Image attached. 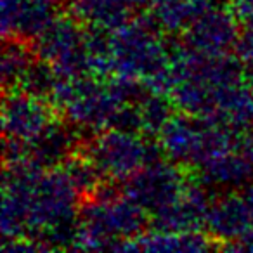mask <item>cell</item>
I'll use <instances>...</instances> for the list:
<instances>
[{
  "label": "cell",
  "instance_id": "23",
  "mask_svg": "<svg viewBox=\"0 0 253 253\" xmlns=\"http://www.w3.org/2000/svg\"><path fill=\"white\" fill-rule=\"evenodd\" d=\"M238 151L253 163V126H250V128H246L243 132L238 144Z\"/></svg>",
  "mask_w": 253,
  "mask_h": 253
},
{
  "label": "cell",
  "instance_id": "7",
  "mask_svg": "<svg viewBox=\"0 0 253 253\" xmlns=\"http://www.w3.org/2000/svg\"><path fill=\"white\" fill-rule=\"evenodd\" d=\"M236 14L231 9L217 7L201 12L184 32V43L194 50L210 56H224L236 49L239 30Z\"/></svg>",
  "mask_w": 253,
  "mask_h": 253
},
{
  "label": "cell",
  "instance_id": "14",
  "mask_svg": "<svg viewBox=\"0 0 253 253\" xmlns=\"http://www.w3.org/2000/svg\"><path fill=\"white\" fill-rule=\"evenodd\" d=\"M66 11L87 28L115 32L130 21L132 9L125 0H63Z\"/></svg>",
  "mask_w": 253,
  "mask_h": 253
},
{
  "label": "cell",
  "instance_id": "20",
  "mask_svg": "<svg viewBox=\"0 0 253 253\" xmlns=\"http://www.w3.org/2000/svg\"><path fill=\"white\" fill-rule=\"evenodd\" d=\"M57 80H59V77L54 71L52 64L37 57L32 66L28 68V71L25 73V77L21 78L18 88L26 92V94L37 95V97H42V99H49L54 87H56Z\"/></svg>",
  "mask_w": 253,
  "mask_h": 253
},
{
  "label": "cell",
  "instance_id": "8",
  "mask_svg": "<svg viewBox=\"0 0 253 253\" xmlns=\"http://www.w3.org/2000/svg\"><path fill=\"white\" fill-rule=\"evenodd\" d=\"M63 0H0L2 35L33 42L61 14Z\"/></svg>",
  "mask_w": 253,
  "mask_h": 253
},
{
  "label": "cell",
  "instance_id": "25",
  "mask_svg": "<svg viewBox=\"0 0 253 253\" xmlns=\"http://www.w3.org/2000/svg\"><path fill=\"white\" fill-rule=\"evenodd\" d=\"M198 5H200L201 11H207V9L217 7V5H222L225 2H231V0H194Z\"/></svg>",
  "mask_w": 253,
  "mask_h": 253
},
{
  "label": "cell",
  "instance_id": "24",
  "mask_svg": "<svg viewBox=\"0 0 253 253\" xmlns=\"http://www.w3.org/2000/svg\"><path fill=\"white\" fill-rule=\"evenodd\" d=\"M126 5L130 9H139V11H146V9H151L153 4L156 0H125Z\"/></svg>",
  "mask_w": 253,
  "mask_h": 253
},
{
  "label": "cell",
  "instance_id": "3",
  "mask_svg": "<svg viewBox=\"0 0 253 253\" xmlns=\"http://www.w3.org/2000/svg\"><path fill=\"white\" fill-rule=\"evenodd\" d=\"M95 163L101 173L113 182H125L144 165L162 160L160 142L144 139L142 134L108 128L84 142L80 149Z\"/></svg>",
  "mask_w": 253,
  "mask_h": 253
},
{
  "label": "cell",
  "instance_id": "15",
  "mask_svg": "<svg viewBox=\"0 0 253 253\" xmlns=\"http://www.w3.org/2000/svg\"><path fill=\"white\" fill-rule=\"evenodd\" d=\"M139 252H205V250L217 248L213 238L201 234L200 231L191 232H167V231H153L142 232L135 238Z\"/></svg>",
  "mask_w": 253,
  "mask_h": 253
},
{
  "label": "cell",
  "instance_id": "11",
  "mask_svg": "<svg viewBox=\"0 0 253 253\" xmlns=\"http://www.w3.org/2000/svg\"><path fill=\"white\" fill-rule=\"evenodd\" d=\"M205 227L222 250L224 245L239 239L253 227V211L245 196L227 194L211 201Z\"/></svg>",
  "mask_w": 253,
  "mask_h": 253
},
{
  "label": "cell",
  "instance_id": "26",
  "mask_svg": "<svg viewBox=\"0 0 253 253\" xmlns=\"http://www.w3.org/2000/svg\"><path fill=\"white\" fill-rule=\"evenodd\" d=\"M243 196H245V200L248 201L250 208H252V211H253V184H248V186H246Z\"/></svg>",
  "mask_w": 253,
  "mask_h": 253
},
{
  "label": "cell",
  "instance_id": "12",
  "mask_svg": "<svg viewBox=\"0 0 253 253\" xmlns=\"http://www.w3.org/2000/svg\"><path fill=\"white\" fill-rule=\"evenodd\" d=\"M85 35L87 32L84 30V25L68 12L57 16L52 25L33 40L32 47L39 59L52 64L61 57L84 47Z\"/></svg>",
  "mask_w": 253,
  "mask_h": 253
},
{
  "label": "cell",
  "instance_id": "2",
  "mask_svg": "<svg viewBox=\"0 0 253 253\" xmlns=\"http://www.w3.org/2000/svg\"><path fill=\"white\" fill-rule=\"evenodd\" d=\"M151 14L130 19L111 32V59L115 75L146 80L169 70L172 52L162 39Z\"/></svg>",
  "mask_w": 253,
  "mask_h": 253
},
{
  "label": "cell",
  "instance_id": "10",
  "mask_svg": "<svg viewBox=\"0 0 253 253\" xmlns=\"http://www.w3.org/2000/svg\"><path fill=\"white\" fill-rule=\"evenodd\" d=\"M80 128L73 123L54 120L45 130L28 142V158L43 170L63 167L82 149Z\"/></svg>",
  "mask_w": 253,
  "mask_h": 253
},
{
  "label": "cell",
  "instance_id": "18",
  "mask_svg": "<svg viewBox=\"0 0 253 253\" xmlns=\"http://www.w3.org/2000/svg\"><path fill=\"white\" fill-rule=\"evenodd\" d=\"M139 113L142 120V134L148 137H158L165 123L172 118L175 113L172 99L163 94H153L148 92L139 101Z\"/></svg>",
  "mask_w": 253,
  "mask_h": 253
},
{
  "label": "cell",
  "instance_id": "6",
  "mask_svg": "<svg viewBox=\"0 0 253 253\" xmlns=\"http://www.w3.org/2000/svg\"><path fill=\"white\" fill-rule=\"evenodd\" d=\"M56 120V108L49 99L26 94L19 88L5 90L2 106L4 135L30 142Z\"/></svg>",
  "mask_w": 253,
  "mask_h": 253
},
{
  "label": "cell",
  "instance_id": "21",
  "mask_svg": "<svg viewBox=\"0 0 253 253\" xmlns=\"http://www.w3.org/2000/svg\"><path fill=\"white\" fill-rule=\"evenodd\" d=\"M231 11L239 21H253V0H231Z\"/></svg>",
  "mask_w": 253,
  "mask_h": 253
},
{
  "label": "cell",
  "instance_id": "1",
  "mask_svg": "<svg viewBox=\"0 0 253 253\" xmlns=\"http://www.w3.org/2000/svg\"><path fill=\"white\" fill-rule=\"evenodd\" d=\"M148 224V211L130 198L99 200L88 196L80 205L73 250H118L123 239L137 238Z\"/></svg>",
  "mask_w": 253,
  "mask_h": 253
},
{
  "label": "cell",
  "instance_id": "22",
  "mask_svg": "<svg viewBox=\"0 0 253 253\" xmlns=\"http://www.w3.org/2000/svg\"><path fill=\"white\" fill-rule=\"evenodd\" d=\"M222 250H231V252H253V227L239 239L222 246Z\"/></svg>",
  "mask_w": 253,
  "mask_h": 253
},
{
  "label": "cell",
  "instance_id": "27",
  "mask_svg": "<svg viewBox=\"0 0 253 253\" xmlns=\"http://www.w3.org/2000/svg\"><path fill=\"white\" fill-rule=\"evenodd\" d=\"M250 90H252V94H253V82H252V85H250Z\"/></svg>",
  "mask_w": 253,
  "mask_h": 253
},
{
  "label": "cell",
  "instance_id": "13",
  "mask_svg": "<svg viewBox=\"0 0 253 253\" xmlns=\"http://www.w3.org/2000/svg\"><path fill=\"white\" fill-rule=\"evenodd\" d=\"M200 182L208 189H236L248 186L253 179V163L239 151H225L203 162L200 167Z\"/></svg>",
  "mask_w": 253,
  "mask_h": 253
},
{
  "label": "cell",
  "instance_id": "5",
  "mask_svg": "<svg viewBox=\"0 0 253 253\" xmlns=\"http://www.w3.org/2000/svg\"><path fill=\"white\" fill-rule=\"evenodd\" d=\"M187 182L180 165L169 162L148 163L130 179H126L123 186V194L141 205L148 213H155L160 208L167 207L182 194Z\"/></svg>",
  "mask_w": 253,
  "mask_h": 253
},
{
  "label": "cell",
  "instance_id": "17",
  "mask_svg": "<svg viewBox=\"0 0 253 253\" xmlns=\"http://www.w3.org/2000/svg\"><path fill=\"white\" fill-rule=\"evenodd\" d=\"M37 59L32 43L26 40L12 37L5 39L4 54H2V85L4 90L18 88L21 78L28 71V68Z\"/></svg>",
  "mask_w": 253,
  "mask_h": 253
},
{
  "label": "cell",
  "instance_id": "16",
  "mask_svg": "<svg viewBox=\"0 0 253 253\" xmlns=\"http://www.w3.org/2000/svg\"><path fill=\"white\" fill-rule=\"evenodd\" d=\"M194 0H156L151 7V16L165 33H182L201 14Z\"/></svg>",
  "mask_w": 253,
  "mask_h": 253
},
{
  "label": "cell",
  "instance_id": "9",
  "mask_svg": "<svg viewBox=\"0 0 253 253\" xmlns=\"http://www.w3.org/2000/svg\"><path fill=\"white\" fill-rule=\"evenodd\" d=\"M210 205L211 200L205 184L187 182L186 189L175 201L153 213L151 229L167 232L200 231L207 222Z\"/></svg>",
  "mask_w": 253,
  "mask_h": 253
},
{
  "label": "cell",
  "instance_id": "4",
  "mask_svg": "<svg viewBox=\"0 0 253 253\" xmlns=\"http://www.w3.org/2000/svg\"><path fill=\"white\" fill-rule=\"evenodd\" d=\"M80 196L63 167L43 170L30 191L26 211L28 236L35 238L50 227L77 220Z\"/></svg>",
  "mask_w": 253,
  "mask_h": 253
},
{
  "label": "cell",
  "instance_id": "19",
  "mask_svg": "<svg viewBox=\"0 0 253 253\" xmlns=\"http://www.w3.org/2000/svg\"><path fill=\"white\" fill-rule=\"evenodd\" d=\"M63 170L68 173L71 182L75 184L78 193L84 198L92 196L99 189V186L102 184V179H104V175L95 167V163L88 156H85L82 151H78L77 155L71 156L63 165Z\"/></svg>",
  "mask_w": 253,
  "mask_h": 253
}]
</instances>
